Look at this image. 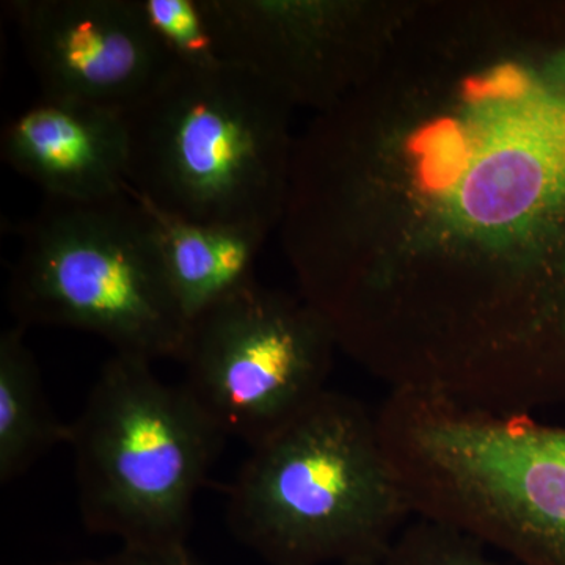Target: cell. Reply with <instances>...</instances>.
<instances>
[{
  "label": "cell",
  "instance_id": "12",
  "mask_svg": "<svg viewBox=\"0 0 565 565\" xmlns=\"http://www.w3.org/2000/svg\"><path fill=\"white\" fill-rule=\"evenodd\" d=\"M25 327L0 334V482L9 486L58 445H68L71 423L54 414L39 363L25 343Z\"/></svg>",
  "mask_w": 565,
  "mask_h": 565
},
{
  "label": "cell",
  "instance_id": "14",
  "mask_svg": "<svg viewBox=\"0 0 565 565\" xmlns=\"http://www.w3.org/2000/svg\"><path fill=\"white\" fill-rule=\"evenodd\" d=\"M478 539L456 527L414 516L386 553L384 565H525L500 563Z\"/></svg>",
  "mask_w": 565,
  "mask_h": 565
},
{
  "label": "cell",
  "instance_id": "5",
  "mask_svg": "<svg viewBox=\"0 0 565 565\" xmlns=\"http://www.w3.org/2000/svg\"><path fill=\"white\" fill-rule=\"evenodd\" d=\"M225 440L184 385L114 353L71 423L82 525L121 546H188L193 505Z\"/></svg>",
  "mask_w": 565,
  "mask_h": 565
},
{
  "label": "cell",
  "instance_id": "4",
  "mask_svg": "<svg viewBox=\"0 0 565 565\" xmlns=\"http://www.w3.org/2000/svg\"><path fill=\"white\" fill-rule=\"evenodd\" d=\"M412 519L375 411L330 388L250 449L226 501L234 537L269 565L384 561Z\"/></svg>",
  "mask_w": 565,
  "mask_h": 565
},
{
  "label": "cell",
  "instance_id": "2",
  "mask_svg": "<svg viewBox=\"0 0 565 565\" xmlns=\"http://www.w3.org/2000/svg\"><path fill=\"white\" fill-rule=\"evenodd\" d=\"M382 445L414 516L525 565H565V427L390 392Z\"/></svg>",
  "mask_w": 565,
  "mask_h": 565
},
{
  "label": "cell",
  "instance_id": "1",
  "mask_svg": "<svg viewBox=\"0 0 565 565\" xmlns=\"http://www.w3.org/2000/svg\"><path fill=\"white\" fill-rule=\"evenodd\" d=\"M300 296L390 386L565 405V6L412 3L294 147Z\"/></svg>",
  "mask_w": 565,
  "mask_h": 565
},
{
  "label": "cell",
  "instance_id": "16",
  "mask_svg": "<svg viewBox=\"0 0 565 565\" xmlns=\"http://www.w3.org/2000/svg\"><path fill=\"white\" fill-rule=\"evenodd\" d=\"M338 565H384L382 561H359V563H345Z\"/></svg>",
  "mask_w": 565,
  "mask_h": 565
},
{
  "label": "cell",
  "instance_id": "9",
  "mask_svg": "<svg viewBox=\"0 0 565 565\" xmlns=\"http://www.w3.org/2000/svg\"><path fill=\"white\" fill-rule=\"evenodd\" d=\"M44 98L126 110L173 65L139 0L7 3Z\"/></svg>",
  "mask_w": 565,
  "mask_h": 565
},
{
  "label": "cell",
  "instance_id": "13",
  "mask_svg": "<svg viewBox=\"0 0 565 565\" xmlns=\"http://www.w3.org/2000/svg\"><path fill=\"white\" fill-rule=\"evenodd\" d=\"M145 20L174 65L211 68L222 63L200 0H139Z\"/></svg>",
  "mask_w": 565,
  "mask_h": 565
},
{
  "label": "cell",
  "instance_id": "15",
  "mask_svg": "<svg viewBox=\"0 0 565 565\" xmlns=\"http://www.w3.org/2000/svg\"><path fill=\"white\" fill-rule=\"evenodd\" d=\"M46 565H203L189 552L188 546L174 548H141L121 546L114 555L84 557V559L62 561Z\"/></svg>",
  "mask_w": 565,
  "mask_h": 565
},
{
  "label": "cell",
  "instance_id": "3",
  "mask_svg": "<svg viewBox=\"0 0 565 565\" xmlns=\"http://www.w3.org/2000/svg\"><path fill=\"white\" fill-rule=\"evenodd\" d=\"M291 104L250 71L173 65L125 114L129 191L181 221L269 236L288 196Z\"/></svg>",
  "mask_w": 565,
  "mask_h": 565
},
{
  "label": "cell",
  "instance_id": "6",
  "mask_svg": "<svg viewBox=\"0 0 565 565\" xmlns=\"http://www.w3.org/2000/svg\"><path fill=\"white\" fill-rule=\"evenodd\" d=\"M21 236L9 282L14 323L82 330L120 355L181 362L191 322L129 189L90 203L46 196Z\"/></svg>",
  "mask_w": 565,
  "mask_h": 565
},
{
  "label": "cell",
  "instance_id": "11",
  "mask_svg": "<svg viewBox=\"0 0 565 565\" xmlns=\"http://www.w3.org/2000/svg\"><path fill=\"white\" fill-rule=\"evenodd\" d=\"M136 199L148 212L167 277L189 322L256 281L253 269L267 236L181 221Z\"/></svg>",
  "mask_w": 565,
  "mask_h": 565
},
{
  "label": "cell",
  "instance_id": "10",
  "mask_svg": "<svg viewBox=\"0 0 565 565\" xmlns=\"http://www.w3.org/2000/svg\"><path fill=\"white\" fill-rule=\"evenodd\" d=\"M0 156L47 199L90 203L128 191L121 110L41 96L3 126Z\"/></svg>",
  "mask_w": 565,
  "mask_h": 565
},
{
  "label": "cell",
  "instance_id": "8",
  "mask_svg": "<svg viewBox=\"0 0 565 565\" xmlns=\"http://www.w3.org/2000/svg\"><path fill=\"white\" fill-rule=\"evenodd\" d=\"M223 62L291 107L332 109L374 68L407 3L200 0Z\"/></svg>",
  "mask_w": 565,
  "mask_h": 565
},
{
  "label": "cell",
  "instance_id": "7",
  "mask_svg": "<svg viewBox=\"0 0 565 565\" xmlns=\"http://www.w3.org/2000/svg\"><path fill=\"white\" fill-rule=\"evenodd\" d=\"M338 351L322 316L258 281L191 322L182 385L225 438L255 448L327 392Z\"/></svg>",
  "mask_w": 565,
  "mask_h": 565
}]
</instances>
